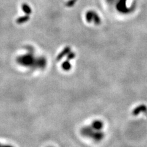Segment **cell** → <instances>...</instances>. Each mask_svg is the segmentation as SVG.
Listing matches in <instances>:
<instances>
[{
    "instance_id": "cell-1",
    "label": "cell",
    "mask_w": 147,
    "mask_h": 147,
    "mask_svg": "<svg viewBox=\"0 0 147 147\" xmlns=\"http://www.w3.org/2000/svg\"><path fill=\"white\" fill-rule=\"evenodd\" d=\"M104 129V122L99 119H96L92 122L91 125L83 127L80 130V133L83 136L92 140L100 142L105 136Z\"/></svg>"
},
{
    "instance_id": "cell-2",
    "label": "cell",
    "mask_w": 147,
    "mask_h": 147,
    "mask_svg": "<svg viewBox=\"0 0 147 147\" xmlns=\"http://www.w3.org/2000/svg\"><path fill=\"white\" fill-rule=\"evenodd\" d=\"M127 0H120L118 4V9L123 13H127L129 11V8L127 6Z\"/></svg>"
},
{
    "instance_id": "cell-3",
    "label": "cell",
    "mask_w": 147,
    "mask_h": 147,
    "mask_svg": "<svg viewBox=\"0 0 147 147\" xmlns=\"http://www.w3.org/2000/svg\"><path fill=\"white\" fill-rule=\"evenodd\" d=\"M0 147H13V146L9 145H4V144H0Z\"/></svg>"
}]
</instances>
